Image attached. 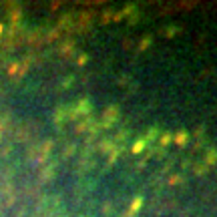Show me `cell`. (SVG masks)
Here are the masks:
<instances>
[{
    "mask_svg": "<svg viewBox=\"0 0 217 217\" xmlns=\"http://www.w3.org/2000/svg\"><path fill=\"white\" fill-rule=\"evenodd\" d=\"M187 139H189V135H187V133H177V135H175V141H177V143H179V145H183V143H187Z\"/></svg>",
    "mask_w": 217,
    "mask_h": 217,
    "instance_id": "1",
    "label": "cell"
},
{
    "mask_svg": "<svg viewBox=\"0 0 217 217\" xmlns=\"http://www.w3.org/2000/svg\"><path fill=\"white\" fill-rule=\"evenodd\" d=\"M141 205H143V199H141V197H137V199L133 201V205H131V213L139 211V209H141Z\"/></svg>",
    "mask_w": 217,
    "mask_h": 217,
    "instance_id": "2",
    "label": "cell"
},
{
    "mask_svg": "<svg viewBox=\"0 0 217 217\" xmlns=\"http://www.w3.org/2000/svg\"><path fill=\"white\" fill-rule=\"evenodd\" d=\"M171 141H173L171 133H163V135H161V143H163V145H167V143H171Z\"/></svg>",
    "mask_w": 217,
    "mask_h": 217,
    "instance_id": "3",
    "label": "cell"
},
{
    "mask_svg": "<svg viewBox=\"0 0 217 217\" xmlns=\"http://www.w3.org/2000/svg\"><path fill=\"white\" fill-rule=\"evenodd\" d=\"M143 147H145V141H137V143L133 145V153H141Z\"/></svg>",
    "mask_w": 217,
    "mask_h": 217,
    "instance_id": "4",
    "label": "cell"
}]
</instances>
